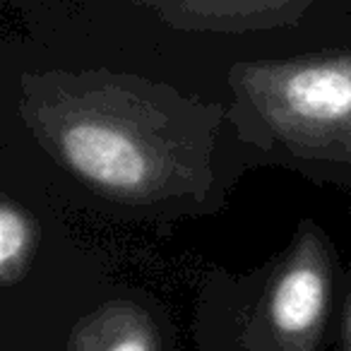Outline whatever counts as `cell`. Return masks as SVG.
Returning <instances> with one entry per match:
<instances>
[{
    "label": "cell",
    "mask_w": 351,
    "mask_h": 351,
    "mask_svg": "<svg viewBox=\"0 0 351 351\" xmlns=\"http://www.w3.org/2000/svg\"><path fill=\"white\" fill-rule=\"evenodd\" d=\"M337 351H351V289H349V293H346L344 308H341L339 341H337Z\"/></svg>",
    "instance_id": "obj_7"
},
{
    "label": "cell",
    "mask_w": 351,
    "mask_h": 351,
    "mask_svg": "<svg viewBox=\"0 0 351 351\" xmlns=\"http://www.w3.org/2000/svg\"><path fill=\"white\" fill-rule=\"evenodd\" d=\"M171 20L188 25H255L287 17L298 0H152Z\"/></svg>",
    "instance_id": "obj_5"
},
{
    "label": "cell",
    "mask_w": 351,
    "mask_h": 351,
    "mask_svg": "<svg viewBox=\"0 0 351 351\" xmlns=\"http://www.w3.org/2000/svg\"><path fill=\"white\" fill-rule=\"evenodd\" d=\"M335 260L315 226L298 231L255 301L245 351H325Z\"/></svg>",
    "instance_id": "obj_3"
},
{
    "label": "cell",
    "mask_w": 351,
    "mask_h": 351,
    "mask_svg": "<svg viewBox=\"0 0 351 351\" xmlns=\"http://www.w3.org/2000/svg\"><path fill=\"white\" fill-rule=\"evenodd\" d=\"M239 87L291 149L351 156V53L250 65Z\"/></svg>",
    "instance_id": "obj_2"
},
{
    "label": "cell",
    "mask_w": 351,
    "mask_h": 351,
    "mask_svg": "<svg viewBox=\"0 0 351 351\" xmlns=\"http://www.w3.org/2000/svg\"><path fill=\"white\" fill-rule=\"evenodd\" d=\"M36 248V229L25 210L10 197L0 202V282L15 287L25 279Z\"/></svg>",
    "instance_id": "obj_6"
},
{
    "label": "cell",
    "mask_w": 351,
    "mask_h": 351,
    "mask_svg": "<svg viewBox=\"0 0 351 351\" xmlns=\"http://www.w3.org/2000/svg\"><path fill=\"white\" fill-rule=\"evenodd\" d=\"M65 351H161V335L142 306L108 301L75 325Z\"/></svg>",
    "instance_id": "obj_4"
},
{
    "label": "cell",
    "mask_w": 351,
    "mask_h": 351,
    "mask_svg": "<svg viewBox=\"0 0 351 351\" xmlns=\"http://www.w3.org/2000/svg\"><path fill=\"white\" fill-rule=\"evenodd\" d=\"M34 121L75 176L118 200L152 202L191 171L169 121L111 87L46 97Z\"/></svg>",
    "instance_id": "obj_1"
}]
</instances>
